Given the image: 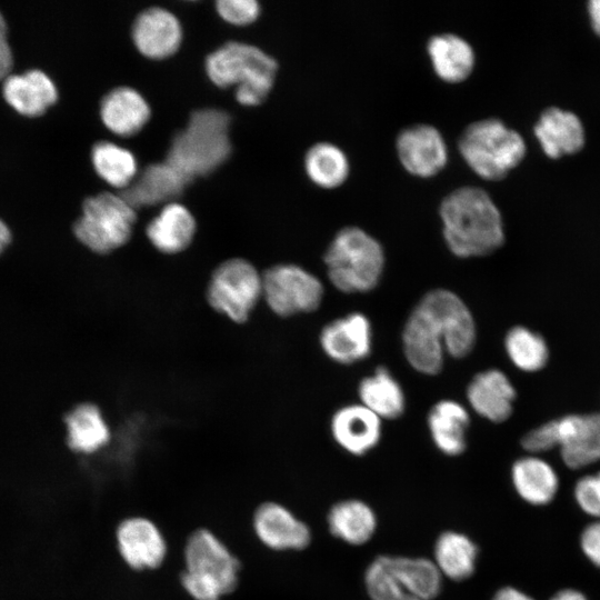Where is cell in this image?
Wrapping results in <instances>:
<instances>
[{
	"label": "cell",
	"mask_w": 600,
	"mask_h": 600,
	"mask_svg": "<svg viewBox=\"0 0 600 600\" xmlns=\"http://www.w3.org/2000/svg\"><path fill=\"white\" fill-rule=\"evenodd\" d=\"M476 341V326L464 302L452 291L428 292L410 313L402 333L408 362L424 374H437L444 353L466 357Z\"/></svg>",
	"instance_id": "6da1fadb"
},
{
	"label": "cell",
	"mask_w": 600,
	"mask_h": 600,
	"mask_svg": "<svg viewBox=\"0 0 600 600\" xmlns=\"http://www.w3.org/2000/svg\"><path fill=\"white\" fill-rule=\"evenodd\" d=\"M439 216L444 242L457 257L487 256L504 241L500 211L478 187L463 186L450 191L440 202Z\"/></svg>",
	"instance_id": "7a4b0ae2"
},
{
	"label": "cell",
	"mask_w": 600,
	"mask_h": 600,
	"mask_svg": "<svg viewBox=\"0 0 600 600\" xmlns=\"http://www.w3.org/2000/svg\"><path fill=\"white\" fill-rule=\"evenodd\" d=\"M181 562L178 582L190 600H223L240 586V557L208 527H198L187 536Z\"/></svg>",
	"instance_id": "3957f363"
},
{
	"label": "cell",
	"mask_w": 600,
	"mask_h": 600,
	"mask_svg": "<svg viewBox=\"0 0 600 600\" xmlns=\"http://www.w3.org/2000/svg\"><path fill=\"white\" fill-rule=\"evenodd\" d=\"M231 116L217 108L193 111L186 127L174 134L164 161L190 183L227 163L232 154Z\"/></svg>",
	"instance_id": "277c9868"
},
{
	"label": "cell",
	"mask_w": 600,
	"mask_h": 600,
	"mask_svg": "<svg viewBox=\"0 0 600 600\" xmlns=\"http://www.w3.org/2000/svg\"><path fill=\"white\" fill-rule=\"evenodd\" d=\"M204 71L218 88L236 86L234 98L239 104L257 107L269 98L279 64L276 58L257 46L229 41L207 54Z\"/></svg>",
	"instance_id": "5b68a950"
},
{
	"label": "cell",
	"mask_w": 600,
	"mask_h": 600,
	"mask_svg": "<svg viewBox=\"0 0 600 600\" xmlns=\"http://www.w3.org/2000/svg\"><path fill=\"white\" fill-rule=\"evenodd\" d=\"M384 260L380 242L354 226L340 229L323 257L330 282L346 293L372 290L382 276Z\"/></svg>",
	"instance_id": "8992f818"
},
{
	"label": "cell",
	"mask_w": 600,
	"mask_h": 600,
	"mask_svg": "<svg viewBox=\"0 0 600 600\" xmlns=\"http://www.w3.org/2000/svg\"><path fill=\"white\" fill-rule=\"evenodd\" d=\"M458 149L468 167L486 180L503 179L526 153L522 137L494 118L468 124L458 139Z\"/></svg>",
	"instance_id": "52a82bcc"
},
{
	"label": "cell",
	"mask_w": 600,
	"mask_h": 600,
	"mask_svg": "<svg viewBox=\"0 0 600 600\" xmlns=\"http://www.w3.org/2000/svg\"><path fill=\"white\" fill-rule=\"evenodd\" d=\"M73 233L87 249L108 254L123 247L137 222L134 210L121 196L102 191L84 199Z\"/></svg>",
	"instance_id": "ba28073f"
},
{
	"label": "cell",
	"mask_w": 600,
	"mask_h": 600,
	"mask_svg": "<svg viewBox=\"0 0 600 600\" xmlns=\"http://www.w3.org/2000/svg\"><path fill=\"white\" fill-rule=\"evenodd\" d=\"M262 296V276L242 258L220 263L211 274L207 297L209 304L234 322L248 320Z\"/></svg>",
	"instance_id": "9c48e42d"
},
{
	"label": "cell",
	"mask_w": 600,
	"mask_h": 600,
	"mask_svg": "<svg viewBox=\"0 0 600 600\" xmlns=\"http://www.w3.org/2000/svg\"><path fill=\"white\" fill-rule=\"evenodd\" d=\"M113 541L120 561L134 573L158 571L169 558L167 536L152 518L144 514L122 518L114 528Z\"/></svg>",
	"instance_id": "30bf717a"
},
{
	"label": "cell",
	"mask_w": 600,
	"mask_h": 600,
	"mask_svg": "<svg viewBox=\"0 0 600 600\" xmlns=\"http://www.w3.org/2000/svg\"><path fill=\"white\" fill-rule=\"evenodd\" d=\"M262 296L274 313L289 317L314 311L322 301L323 287L306 269L281 263L267 269L262 274Z\"/></svg>",
	"instance_id": "8fae6325"
},
{
	"label": "cell",
	"mask_w": 600,
	"mask_h": 600,
	"mask_svg": "<svg viewBox=\"0 0 600 600\" xmlns=\"http://www.w3.org/2000/svg\"><path fill=\"white\" fill-rule=\"evenodd\" d=\"M250 526L254 540L268 551L299 552L312 542L309 524L278 500L260 501L251 513Z\"/></svg>",
	"instance_id": "7c38bea8"
},
{
	"label": "cell",
	"mask_w": 600,
	"mask_h": 600,
	"mask_svg": "<svg viewBox=\"0 0 600 600\" xmlns=\"http://www.w3.org/2000/svg\"><path fill=\"white\" fill-rule=\"evenodd\" d=\"M396 151L403 169L418 178L437 176L449 160L446 139L429 123L403 128L396 138Z\"/></svg>",
	"instance_id": "4fadbf2b"
},
{
	"label": "cell",
	"mask_w": 600,
	"mask_h": 600,
	"mask_svg": "<svg viewBox=\"0 0 600 600\" xmlns=\"http://www.w3.org/2000/svg\"><path fill=\"white\" fill-rule=\"evenodd\" d=\"M131 38L141 56L151 60H163L180 49L183 28L170 10L151 7L136 17L131 26Z\"/></svg>",
	"instance_id": "5bb4252c"
},
{
	"label": "cell",
	"mask_w": 600,
	"mask_h": 600,
	"mask_svg": "<svg viewBox=\"0 0 600 600\" xmlns=\"http://www.w3.org/2000/svg\"><path fill=\"white\" fill-rule=\"evenodd\" d=\"M190 182L173 167L163 162L150 163L123 190L121 196L134 210L168 204L182 197Z\"/></svg>",
	"instance_id": "9a60e30c"
},
{
	"label": "cell",
	"mask_w": 600,
	"mask_h": 600,
	"mask_svg": "<svg viewBox=\"0 0 600 600\" xmlns=\"http://www.w3.org/2000/svg\"><path fill=\"white\" fill-rule=\"evenodd\" d=\"M557 430L567 467L580 469L600 461V413L563 417L557 420Z\"/></svg>",
	"instance_id": "2e32d148"
},
{
	"label": "cell",
	"mask_w": 600,
	"mask_h": 600,
	"mask_svg": "<svg viewBox=\"0 0 600 600\" xmlns=\"http://www.w3.org/2000/svg\"><path fill=\"white\" fill-rule=\"evenodd\" d=\"M371 341L370 321L360 312L331 321L320 333V344L324 353L333 361L344 364L367 358L371 351Z\"/></svg>",
	"instance_id": "e0dca14e"
},
{
	"label": "cell",
	"mask_w": 600,
	"mask_h": 600,
	"mask_svg": "<svg viewBox=\"0 0 600 600\" xmlns=\"http://www.w3.org/2000/svg\"><path fill=\"white\" fill-rule=\"evenodd\" d=\"M99 116L111 133L129 138L140 132L149 122L151 108L137 89L122 86L102 97Z\"/></svg>",
	"instance_id": "ac0fdd59"
},
{
	"label": "cell",
	"mask_w": 600,
	"mask_h": 600,
	"mask_svg": "<svg viewBox=\"0 0 600 600\" xmlns=\"http://www.w3.org/2000/svg\"><path fill=\"white\" fill-rule=\"evenodd\" d=\"M330 428L338 446L358 457L376 448L381 438V419L363 404L340 408Z\"/></svg>",
	"instance_id": "d6986e66"
},
{
	"label": "cell",
	"mask_w": 600,
	"mask_h": 600,
	"mask_svg": "<svg viewBox=\"0 0 600 600\" xmlns=\"http://www.w3.org/2000/svg\"><path fill=\"white\" fill-rule=\"evenodd\" d=\"M3 98L20 114L39 117L58 100V89L41 70L10 74L3 80Z\"/></svg>",
	"instance_id": "ffe728a7"
},
{
	"label": "cell",
	"mask_w": 600,
	"mask_h": 600,
	"mask_svg": "<svg viewBox=\"0 0 600 600\" xmlns=\"http://www.w3.org/2000/svg\"><path fill=\"white\" fill-rule=\"evenodd\" d=\"M326 522L333 538L353 547L368 543L378 529L373 508L357 498L334 502L327 512Z\"/></svg>",
	"instance_id": "44dd1931"
},
{
	"label": "cell",
	"mask_w": 600,
	"mask_h": 600,
	"mask_svg": "<svg viewBox=\"0 0 600 600\" xmlns=\"http://www.w3.org/2000/svg\"><path fill=\"white\" fill-rule=\"evenodd\" d=\"M196 232L194 216L184 204L177 201L163 206L146 228L150 243L164 254H176L186 250Z\"/></svg>",
	"instance_id": "7402d4cb"
},
{
	"label": "cell",
	"mask_w": 600,
	"mask_h": 600,
	"mask_svg": "<svg viewBox=\"0 0 600 600\" xmlns=\"http://www.w3.org/2000/svg\"><path fill=\"white\" fill-rule=\"evenodd\" d=\"M426 49L434 73L444 82H462L473 71L474 50L464 38L457 33L433 34L428 39Z\"/></svg>",
	"instance_id": "603a6c76"
},
{
	"label": "cell",
	"mask_w": 600,
	"mask_h": 600,
	"mask_svg": "<svg viewBox=\"0 0 600 600\" xmlns=\"http://www.w3.org/2000/svg\"><path fill=\"white\" fill-rule=\"evenodd\" d=\"M467 397L480 416L492 422H502L512 413L516 390L502 371L491 369L473 377Z\"/></svg>",
	"instance_id": "cb8c5ba5"
},
{
	"label": "cell",
	"mask_w": 600,
	"mask_h": 600,
	"mask_svg": "<svg viewBox=\"0 0 600 600\" xmlns=\"http://www.w3.org/2000/svg\"><path fill=\"white\" fill-rule=\"evenodd\" d=\"M478 557V546L468 534L446 530L434 540L431 559L443 579L462 582L474 574Z\"/></svg>",
	"instance_id": "d4e9b609"
},
{
	"label": "cell",
	"mask_w": 600,
	"mask_h": 600,
	"mask_svg": "<svg viewBox=\"0 0 600 600\" xmlns=\"http://www.w3.org/2000/svg\"><path fill=\"white\" fill-rule=\"evenodd\" d=\"M534 134L550 158L578 152L584 142L583 127L578 117L559 108H549L541 114Z\"/></svg>",
	"instance_id": "484cf974"
},
{
	"label": "cell",
	"mask_w": 600,
	"mask_h": 600,
	"mask_svg": "<svg viewBox=\"0 0 600 600\" xmlns=\"http://www.w3.org/2000/svg\"><path fill=\"white\" fill-rule=\"evenodd\" d=\"M428 427L432 442L441 453L457 457L464 452L469 414L462 404L453 400L437 402L428 414Z\"/></svg>",
	"instance_id": "4316f807"
},
{
	"label": "cell",
	"mask_w": 600,
	"mask_h": 600,
	"mask_svg": "<svg viewBox=\"0 0 600 600\" xmlns=\"http://www.w3.org/2000/svg\"><path fill=\"white\" fill-rule=\"evenodd\" d=\"M363 586L370 600H419L400 556L379 554L372 559L364 570Z\"/></svg>",
	"instance_id": "83f0119b"
},
{
	"label": "cell",
	"mask_w": 600,
	"mask_h": 600,
	"mask_svg": "<svg viewBox=\"0 0 600 600\" xmlns=\"http://www.w3.org/2000/svg\"><path fill=\"white\" fill-rule=\"evenodd\" d=\"M67 444L81 454H92L103 449L110 441V429L101 410L93 403H80L64 418Z\"/></svg>",
	"instance_id": "f1b7e54d"
},
{
	"label": "cell",
	"mask_w": 600,
	"mask_h": 600,
	"mask_svg": "<svg viewBox=\"0 0 600 600\" xmlns=\"http://www.w3.org/2000/svg\"><path fill=\"white\" fill-rule=\"evenodd\" d=\"M512 486L518 496L532 506L550 503L559 489L554 469L538 457H523L511 469Z\"/></svg>",
	"instance_id": "f546056e"
},
{
	"label": "cell",
	"mask_w": 600,
	"mask_h": 600,
	"mask_svg": "<svg viewBox=\"0 0 600 600\" xmlns=\"http://www.w3.org/2000/svg\"><path fill=\"white\" fill-rule=\"evenodd\" d=\"M308 179L322 189L341 187L350 174V161L336 143L319 141L308 148L303 157Z\"/></svg>",
	"instance_id": "4dcf8cb0"
},
{
	"label": "cell",
	"mask_w": 600,
	"mask_h": 600,
	"mask_svg": "<svg viewBox=\"0 0 600 600\" xmlns=\"http://www.w3.org/2000/svg\"><path fill=\"white\" fill-rule=\"evenodd\" d=\"M359 397L364 407L380 419L399 418L406 407L403 390L388 369L380 367L359 383Z\"/></svg>",
	"instance_id": "1f68e13d"
},
{
	"label": "cell",
	"mask_w": 600,
	"mask_h": 600,
	"mask_svg": "<svg viewBox=\"0 0 600 600\" xmlns=\"http://www.w3.org/2000/svg\"><path fill=\"white\" fill-rule=\"evenodd\" d=\"M92 168L108 186L121 191L138 174V163L133 153L114 142L101 140L90 152Z\"/></svg>",
	"instance_id": "d6a6232c"
},
{
	"label": "cell",
	"mask_w": 600,
	"mask_h": 600,
	"mask_svg": "<svg viewBox=\"0 0 600 600\" xmlns=\"http://www.w3.org/2000/svg\"><path fill=\"white\" fill-rule=\"evenodd\" d=\"M506 349L512 362L523 371H537L548 361L543 338L523 327L512 328L506 337Z\"/></svg>",
	"instance_id": "836d02e7"
},
{
	"label": "cell",
	"mask_w": 600,
	"mask_h": 600,
	"mask_svg": "<svg viewBox=\"0 0 600 600\" xmlns=\"http://www.w3.org/2000/svg\"><path fill=\"white\" fill-rule=\"evenodd\" d=\"M214 6L218 16L232 26L251 24L261 13V6L256 0H218Z\"/></svg>",
	"instance_id": "e575fe53"
},
{
	"label": "cell",
	"mask_w": 600,
	"mask_h": 600,
	"mask_svg": "<svg viewBox=\"0 0 600 600\" xmlns=\"http://www.w3.org/2000/svg\"><path fill=\"white\" fill-rule=\"evenodd\" d=\"M573 496L584 513L600 520V471L580 478L574 484Z\"/></svg>",
	"instance_id": "d590c367"
},
{
	"label": "cell",
	"mask_w": 600,
	"mask_h": 600,
	"mask_svg": "<svg viewBox=\"0 0 600 600\" xmlns=\"http://www.w3.org/2000/svg\"><path fill=\"white\" fill-rule=\"evenodd\" d=\"M524 450L529 452H542L558 446L557 420L549 421L530 432L521 440Z\"/></svg>",
	"instance_id": "8d00e7d4"
},
{
	"label": "cell",
	"mask_w": 600,
	"mask_h": 600,
	"mask_svg": "<svg viewBox=\"0 0 600 600\" xmlns=\"http://www.w3.org/2000/svg\"><path fill=\"white\" fill-rule=\"evenodd\" d=\"M580 547L589 561L600 569V520L589 523L582 530Z\"/></svg>",
	"instance_id": "74e56055"
},
{
	"label": "cell",
	"mask_w": 600,
	"mask_h": 600,
	"mask_svg": "<svg viewBox=\"0 0 600 600\" xmlns=\"http://www.w3.org/2000/svg\"><path fill=\"white\" fill-rule=\"evenodd\" d=\"M13 64V56L11 48L6 38H0V80H4L10 76Z\"/></svg>",
	"instance_id": "f35d334b"
},
{
	"label": "cell",
	"mask_w": 600,
	"mask_h": 600,
	"mask_svg": "<svg viewBox=\"0 0 600 600\" xmlns=\"http://www.w3.org/2000/svg\"><path fill=\"white\" fill-rule=\"evenodd\" d=\"M492 600H534V599L530 597L529 594H527L526 592L514 587L507 586L497 590L492 597Z\"/></svg>",
	"instance_id": "ab89813d"
},
{
	"label": "cell",
	"mask_w": 600,
	"mask_h": 600,
	"mask_svg": "<svg viewBox=\"0 0 600 600\" xmlns=\"http://www.w3.org/2000/svg\"><path fill=\"white\" fill-rule=\"evenodd\" d=\"M550 600H588L579 590L567 588L554 593Z\"/></svg>",
	"instance_id": "60d3db41"
},
{
	"label": "cell",
	"mask_w": 600,
	"mask_h": 600,
	"mask_svg": "<svg viewBox=\"0 0 600 600\" xmlns=\"http://www.w3.org/2000/svg\"><path fill=\"white\" fill-rule=\"evenodd\" d=\"M589 13L594 31L600 36V0L589 2Z\"/></svg>",
	"instance_id": "b9f144b4"
},
{
	"label": "cell",
	"mask_w": 600,
	"mask_h": 600,
	"mask_svg": "<svg viewBox=\"0 0 600 600\" xmlns=\"http://www.w3.org/2000/svg\"><path fill=\"white\" fill-rule=\"evenodd\" d=\"M11 240V233L8 226L0 219V253L6 249Z\"/></svg>",
	"instance_id": "7bdbcfd3"
},
{
	"label": "cell",
	"mask_w": 600,
	"mask_h": 600,
	"mask_svg": "<svg viewBox=\"0 0 600 600\" xmlns=\"http://www.w3.org/2000/svg\"><path fill=\"white\" fill-rule=\"evenodd\" d=\"M6 34H7V23L2 13L0 12V38H6Z\"/></svg>",
	"instance_id": "ee69618b"
}]
</instances>
